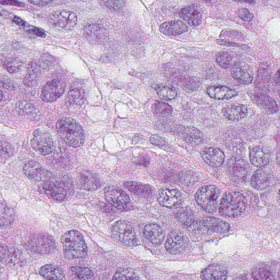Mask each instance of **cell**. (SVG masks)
<instances>
[{"mask_svg": "<svg viewBox=\"0 0 280 280\" xmlns=\"http://www.w3.org/2000/svg\"><path fill=\"white\" fill-rule=\"evenodd\" d=\"M12 146L5 142H0V158H7L14 152Z\"/></svg>", "mask_w": 280, "mask_h": 280, "instance_id": "cell-46", "label": "cell"}, {"mask_svg": "<svg viewBox=\"0 0 280 280\" xmlns=\"http://www.w3.org/2000/svg\"><path fill=\"white\" fill-rule=\"evenodd\" d=\"M15 218L14 210L4 201H0V227H8L14 223Z\"/></svg>", "mask_w": 280, "mask_h": 280, "instance_id": "cell-37", "label": "cell"}, {"mask_svg": "<svg viewBox=\"0 0 280 280\" xmlns=\"http://www.w3.org/2000/svg\"><path fill=\"white\" fill-rule=\"evenodd\" d=\"M216 42L218 44L222 45H226V46L237 47H239V48H243V49H246V48H249L246 45L240 44L238 43L231 42V41H228V40H217Z\"/></svg>", "mask_w": 280, "mask_h": 280, "instance_id": "cell-50", "label": "cell"}, {"mask_svg": "<svg viewBox=\"0 0 280 280\" xmlns=\"http://www.w3.org/2000/svg\"><path fill=\"white\" fill-rule=\"evenodd\" d=\"M51 1H29V3L34 5L43 6L51 3Z\"/></svg>", "mask_w": 280, "mask_h": 280, "instance_id": "cell-55", "label": "cell"}, {"mask_svg": "<svg viewBox=\"0 0 280 280\" xmlns=\"http://www.w3.org/2000/svg\"><path fill=\"white\" fill-rule=\"evenodd\" d=\"M145 238L154 245H160L164 238V233L161 228L158 225L149 224L144 230Z\"/></svg>", "mask_w": 280, "mask_h": 280, "instance_id": "cell-28", "label": "cell"}, {"mask_svg": "<svg viewBox=\"0 0 280 280\" xmlns=\"http://www.w3.org/2000/svg\"><path fill=\"white\" fill-rule=\"evenodd\" d=\"M24 28L25 30L30 32V33L40 37L43 38L45 37V34L44 32L41 30L40 29L33 27H27V24H26Z\"/></svg>", "mask_w": 280, "mask_h": 280, "instance_id": "cell-51", "label": "cell"}, {"mask_svg": "<svg viewBox=\"0 0 280 280\" xmlns=\"http://www.w3.org/2000/svg\"><path fill=\"white\" fill-rule=\"evenodd\" d=\"M44 192L47 196L57 201H63L67 197V192L63 187L51 182H47L43 186Z\"/></svg>", "mask_w": 280, "mask_h": 280, "instance_id": "cell-31", "label": "cell"}, {"mask_svg": "<svg viewBox=\"0 0 280 280\" xmlns=\"http://www.w3.org/2000/svg\"><path fill=\"white\" fill-rule=\"evenodd\" d=\"M182 137L189 145L197 146L203 142L204 136L199 130L192 127H187L182 132Z\"/></svg>", "mask_w": 280, "mask_h": 280, "instance_id": "cell-32", "label": "cell"}, {"mask_svg": "<svg viewBox=\"0 0 280 280\" xmlns=\"http://www.w3.org/2000/svg\"><path fill=\"white\" fill-rule=\"evenodd\" d=\"M123 185L130 192L140 197L149 198L153 196L154 192L151 186L132 181L124 182Z\"/></svg>", "mask_w": 280, "mask_h": 280, "instance_id": "cell-27", "label": "cell"}, {"mask_svg": "<svg viewBox=\"0 0 280 280\" xmlns=\"http://www.w3.org/2000/svg\"><path fill=\"white\" fill-rule=\"evenodd\" d=\"M85 101V94L81 88H75L70 91L65 102L69 108L80 107Z\"/></svg>", "mask_w": 280, "mask_h": 280, "instance_id": "cell-36", "label": "cell"}, {"mask_svg": "<svg viewBox=\"0 0 280 280\" xmlns=\"http://www.w3.org/2000/svg\"><path fill=\"white\" fill-rule=\"evenodd\" d=\"M76 182L78 187L84 191H93L100 187L99 179L88 171H83L78 175Z\"/></svg>", "mask_w": 280, "mask_h": 280, "instance_id": "cell-18", "label": "cell"}, {"mask_svg": "<svg viewBox=\"0 0 280 280\" xmlns=\"http://www.w3.org/2000/svg\"><path fill=\"white\" fill-rule=\"evenodd\" d=\"M4 98V94L2 92V90H0V102H1Z\"/></svg>", "mask_w": 280, "mask_h": 280, "instance_id": "cell-58", "label": "cell"}, {"mask_svg": "<svg viewBox=\"0 0 280 280\" xmlns=\"http://www.w3.org/2000/svg\"><path fill=\"white\" fill-rule=\"evenodd\" d=\"M66 89V84L60 79L48 82L42 89L41 97L45 102H52L60 98Z\"/></svg>", "mask_w": 280, "mask_h": 280, "instance_id": "cell-10", "label": "cell"}, {"mask_svg": "<svg viewBox=\"0 0 280 280\" xmlns=\"http://www.w3.org/2000/svg\"><path fill=\"white\" fill-rule=\"evenodd\" d=\"M104 194L107 203L117 210H127L132 204L128 195L118 187L114 186L106 187Z\"/></svg>", "mask_w": 280, "mask_h": 280, "instance_id": "cell-7", "label": "cell"}, {"mask_svg": "<svg viewBox=\"0 0 280 280\" xmlns=\"http://www.w3.org/2000/svg\"><path fill=\"white\" fill-rule=\"evenodd\" d=\"M250 159L251 163L259 167L266 166L270 161V155L268 152L261 146H255L251 149Z\"/></svg>", "mask_w": 280, "mask_h": 280, "instance_id": "cell-25", "label": "cell"}, {"mask_svg": "<svg viewBox=\"0 0 280 280\" xmlns=\"http://www.w3.org/2000/svg\"><path fill=\"white\" fill-rule=\"evenodd\" d=\"M84 36L92 44H101L108 40V32L102 25L97 24H89L84 27Z\"/></svg>", "mask_w": 280, "mask_h": 280, "instance_id": "cell-13", "label": "cell"}, {"mask_svg": "<svg viewBox=\"0 0 280 280\" xmlns=\"http://www.w3.org/2000/svg\"><path fill=\"white\" fill-rule=\"evenodd\" d=\"M201 156L206 163L212 167L222 165L225 160L224 152L218 148H204L201 152Z\"/></svg>", "mask_w": 280, "mask_h": 280, "instance_id": "cell-19", "label": "cell"}, {"mask_svg": "<svg viewBox=\"0 0 280 280\" xmlns=\"http://www.w3.org/2000/svg\"><path fill=\"white\" fill-rule=\"evenodd\" d=\"M40 75L41 70L38 65L34 62L30 63L28 65L27 75L23 81L24 84L29 87L36 86Z\"/></svg>", "mask_w": 280, "mask_h": 280, "instance_id": "cell-34", "label": "cell"}, {"mask_svg": "<svg viewBox=\"0 0 280 280\" xmlns=\"http://www.w3.org/2000/svg\"><path fill=\"white\" fill-rule=\"evenodd\" d=\"M0 4H2L3 5H12V6H23V4L18 2H13V1H0Z\"/></svg>", "mask_w": 280, "mask_h": 280, "instance_id": "cell-54", "label": "cell"}, {"mask_svg": "<svg viewBox=\"0 0 280 280\" xmlns=\"http://www.w3.org/2000/svg\"><path fill=\"white\" fill-rule=\"evenodd\" d=\"M227 170L234 180L243 182L248 177L250 166L243 158L233 157L227 162Z\"/></svg>", "mask_w": 280, "mask_h": 280, "instance_id": "cell-9", "label": "cell"}, {"mask_svg": "<svg viewBox=\"0 0 280 280\" xmlns=\"http://www.w3.org/2000/svg\"><path fill=\"white\" fill-rule=\"evenodd\" d=\"M103 3L110 10L119 11L123 8L126 3L123 1H105Z\"/></svg>", "mask_w": 280, "mask_h": 280, "instance_id": "cell-49", "label": "cell"}, {"mask_svg": "<svg viewBox=\"0 0 280 280\" xmlns=\"http://www.w3.org/2000/svg\"><path fill=\"white\" fill-rule=\"evenodd\" d=\"M150 141L154 145L162 146L164 144V140L157 136H151Z\"/></svg>", "mask_w": 280, "mask_h": 280, "instance_id": "cell-53", "label": "cell"}, {"mask_svg": "<svg viewBox=\"0 0 280 280\" xmlns=\"http://www.w3.org/2000/svg\"><path fill=\"white\" fill-rule=\"evenodd\" d=\"M111 234L114 240L122 245L133 246L138 242L133 226L127 221L116 222L112 228Z\"/></svg>", "mask_w": 280, "mask_h": 280, "instance_id": "cell-5", "label": "cell"}, {"mask_svg": "<svg viewBox=\"0 0 280 280\" xmlns=\"http://www.w3.org/2000/svg\"><path fill=\"white\" fill-rule=\"evenodd\" d=\"M247 200L244 195L238 192H231L225 194L219 205V213L227 217H236L246 210Z\"/></svg>", "mask_w": 280, "mask_h": 280, "instance_id": "cell-3", "label": "cell"}, {"mask_svg": "<svg viewBox=\"0 0 280 280\" xmlns=\"http://www.w3.org/2000/svg\"><path fill=\"white\" fill-rule=\"evenodd\" d=\"M253 280H275L271 271L263 268H259L252 273Z\"/></svg>", "mask_w": 280, "mask_h": 280, "instance_id": "cell-42", "label": "cell"}, {"mask_svg": "<svg viewBox=\"0 0 280 280\" xmlns=\"http://www.w3.org/2000/svg\"><path fill=\"white\" fill-rule=\"evenodd\" d=\"M48 21L56 28L69 30L75 27L77 17L74 12L60 10L52 12L48 17Z\"/></svg>", "mask_w": 280, "mask_h": 280, "instance_id": "cell-8", "label": "cell"}, {"mask_svg": "<svg viewBox=\"0 0 280 280\" xmlns=\"http://www.w3.org/2000/svg\"><path fill=\"white\" fill-rule=\"evenodd\" d=\"M231 74L234 79L244 84L251 83L253 79L252 70L243 62L234 63L231 68Z\"/></svg>", "mask_w": 280, "mask_h": 280, "instance_id": "cell-16", "label": "cell"}, {"mask_svg": "<svg viewBox=\"0 0 280 280\" xmlns=\"http://www.w3.org/2000/svg\"><path fill=\"white\" fill-rule=\"evenodd\" d=\"M2 16V13L1 12H0V17H1Z\"/></svg>", "mask_w": 280, "mask_h": 280, "instance_id": "cell-59", "label": "cell"}, {"mask_svg": "<svg viewBox=\"0 0 280 280\" xmlns=\"http://www.w3.org/2000/svg\"><path fill=\"white\" fill-rule=\"evenodd\" d=\"M200 83L197 79L193 77L188 78L183 83H182V88L188 92H193L199 88Z\"/></svg>", "mask_w": 280, "mask_h": 280, "instance_id": "cell-45", "label": "cell"}, {"mask_svg": "<svg viewBox=\"0 0 280 280\" xmlns=\"http://www.w3.org/2000/svg\"><path fill=\"white\" fill-rule=\"evenodd\" d=\"M220 194L219 188L213 185L201 187L195 195V200L202 209L208 213L216 212L218 198Z\"/></svg>", "mask_w": 280, "mask_h": 280, "instance_id": "cell-4", "label": "cell"}, {"mask_svg": "<svg viewBox=\"0 0 280 280\" xmlns=\"http://www.w3.org/2000/svg\"><path fill=\"white\" fill-rule=\"evenodd\" d=\"M222 113L226 119L232 121L243 120L248 114V108L244 105H233L224 107Z\"/></svg>", "mask_w": 280, "mask_h": 280, "instance_id": "cell-26", "label": "cell"}, {"mask_svg": "<svg viewBox=\"0 0 280 280\" xmlns=\"http://www.w3.org/2000/svg\"><path fill=\"white\" fill-rule=\"evenodd\" d=\"M227 278V270L218 264L207 266L201 273V278L203 280H226Z\"/></svg>", "mask_w": 280, "mask_h": 280, "instance_id": "cell-24", "label": "cell"}, {"mask_svg": "<svg viewBox=\"0 0 280 280\" xmlns=\"http://www.w3.org/2000/svg\"><path fill=\"white\" fill-rule=\"evenodd\" d=\"M4 68L9 73L14 74L17 73L22 67V63L14 59H9L4 63Z\"/></svg>", "mask_w": 280, "mask_h": 280, "instance_id": "cell-44", "label": "cell"}, {"mask_svg": "<svg viewBox=\"0 0 280 280\" xmlns=\"http://www.w3.org/2000/svg\"><path fill=\"white\" fill-rule=\"evenodd\" d=\"M271 79V69L270 65L267 63L260 65L257 71L255 86L262 89L267 90L269 87Z\"/></svg>", "mask_w": 280, "mask_h": 280, "instance_id": "cell-30", "label": "cell"}, {"mask_svg": "<svg viewBox=\"0 0 280 280\" xmlns=\"http://www.w3.org/2000/svg\"><path fill=\"white\" fill-rule=\"evenodd\" d=\"M232 58L227 51H220L216 56V62L221 68L228 69L231 66Z\"/></svg>", "mask_w": 280, "mask_h": 280, "instance_id": "cell-43", "label": "cell"}, {"mask_svg": "<svg viewBox=\"0 0 280 280\" xmlns=\"http://www.w3.org/2000/svg\"><path fill=\"white\" fill-rule=\"evenodd\" d=\"M188 243L183 234L179 231H173L169 234L165 248L172 255L183 253L187 249Z\"/></svg>", "mask_w": 280, "mask_h": 280, "instance_id": "cell-14", "label": "cell"}, {"mask_svg": "<svg viewBox=\"0 0 280 280\" xmlns=\"http://www.w3.org/2000/svg\"><path fill=\"white\" fill-rule=\"evenodd\" d=\"M237 15L239 18L244 22H250L253 20V15L248 10L245 8H242L238 10Z\"/></svg>", "mask_w": 280, "mask_h": 280, "instance_id": "cell-48", "label": "cell"}, {"mask_svg": "<svg viewBox=\"0 0 280 280\" xmlns=\"http://www.w3.org/2000/svg\"><path fill=\"white\" fill-rule=\"evenodd\" d=\"M29 246L32 250L41 254L50 253L55 249L54 240L47 234H39L32 238Z\"/></svg>", "mask_w": 280, "mask_h": 280, "instance_id": "cell-12", "label": "cell"}, {"mask_svg": "<svg viewBox=\"0 0 280 280\" xmlns=\"http://www.w3.org/2000/svg\"><path fill=\"white\" fill-rule=\"evenodd\" d=\"M270 182V175L263 169H259L252 176L251 185L256 190L263 191L269 186Z\"/></svg>", "mask_w": 280, "mask_h": 280, "instance_id": "cell-29", "label": "cell"}, {"mask_svg": "<svg viewBox=\"0 0 280 280\" xmlns=\"http://www.w3.org/2000/svg\"><path fill=\"white\" fill-rule=\"evenodd\" d=\"M175 217L182 226L189 228L195 223V217L192 211L188 208H181L175 213Z\"/></svg>", "mask_w": 280, "mask_h": 280, "instance_id": "cell-38", "label": "cell"}, {"mask_svg": "<svg viewBox=\"0 0 280 280\" xmlns=\"http://www.w3.org/2000/svg\"><path fill=\"white\" fill-rule=\"evenodd\" d=\"M9 253V249L4 244H0V262L3 261Z\"/></svg>", "mask_w": 280, "mask_h": 280, "instance_id": "cell-52", "label": "cell"}, {"mask_svg": "<svg viewBox=\"0 0 280 280\" xmlns=\"http://www.w3.org/2000/svg\"><path fill=\"white\" fill-rule=\"evenodd\" d=\"M56 129L59 136L68 146L78 148L84 144L85 134L80 124L75 120L62 118L57 122Z\"/></svg>", "mask_w": 280, "mask_h": 280, "instance_id": "cell-1", "label": "cell"}, {"mask_svg": "<svg viewBox=\"0 0 280 280\" xmlns=\"http://www.w3.org/2000/svg\"><path fill=\"white\" fill-rule=\"evenodd\" d=\"M220 36L229 37L239 41L245 40V37L242 32L236 30L223 31Z\"/></svg>", "mask_w": 280, "mask_h": 280, "instance_id": "cell-47", "label": "cell"}, {"mask_svg": "<svg viewBox=\"0 0 280 280\" xmlns=\"http://www.w3.org/2000/svg\"><path fill=\"white\" fill-rule=\"evenodd\" d=\"M70 280H94L93 272L86 268L71 266L68 269Z\"/></svg>", "mask_w": 280, "mask_h": 280, "instance_id": "cell-33", "label": "cell"}, {"mask_svg": "<svg viewBox=\"0 0 280 280\" xmlns=\"http://www.w3.org/2000/svg\"><path fill=\"white\" fill-rule=\"evenodd\" d=\"M155 90L161 99L166 101L174 99L178 94L177 90L169 85H158L156 86Z\"/></svg>", "mask_w": 280, "mask_h": 280, "instance_id": "cell-40", "label": "cell"}, {"mask_svg": "<svg viewBox=\"0 0 280 280\" xmlns=\"http://www.w3.org/2000/svg\"><path fill=\"white\" fill-rule=\"evenodd\" d=\"M61 241L65 258L71 259L87 256L86 244L80 232L76 231L67 232L64 234Z\"/></svg>", "mask_w": 280, "mask_h": 280, "instance_id": "cell-2", "label": "cell"}, {"mask_svg": "<svg viewBox=\"0 0 280 280\" xmlns=\"http://www.w3.org/2000/svg\"><path fill=\"white\" fill-rule=\"evenodd\" d=\"M40 274L48 280H62L65 278L63 270L54 265H45L39 270Z\"/></svg>", "mask_w": 280, "mask_h": 280, "instance_id": "cell-35", "label": "cell"}, {"mask_svg": "<svg viewBox=\"0 0 280 280\" xmlns=\"http://www.w3.org/2000/svg\"><path fill=\"white\" fill-rule=\"evenodd\" d=\"M23 171L29 179L35 181H48L51 177V174L48 171L34 160L27 162L24 165Z\"/></svg>", "mask_w": 280, "mask_h": 280, "instance_id": "cell-15", "label": "cell"}, {"mask_svg": "<svg viewBox=\"0 0 280 280\" xmlns=\"http://www.w3.org/2000/svg\"><path fill=\"white\" fill-rule=\"evenodd\" d=\"M152 110L153 114L159 118H167L173 112V108L171 105L158 101L153 103Z\"/></svg>", "mask_w": 280, "mask_h": 280, "instance_id": "cell-39", "label": "cell"}, {"mask_svg": "<svg viewBox=\"0 0 280 280\" xmlns=\"http://www.w3.org/2000/svg\"><path fill=\"white\" fill-rule=\"evenodd\" d=\"M180 17L191 27H198L202 20L200 12L193 6H188L182 8L179 13Z\"/></svg>", "mask_w": 280, "mask_h": 280, "instance_id": "cell-22", "label": "cell"}, {"mask_svg": "<svg viewBox=\"0 0 280 280\" xmlns=\"http://www.w3.org/2000/svg\"><path fill=\"white\" fill-rule=\"evenodd\" d=\"M31 146L36 152L47 155L53 152L54 142L51 135L46 130L38 129L34 132Z\"/></svg>", "mask_w": 280, "mask_h": 280, "instance_id": "cell-6", "label": "cell"}, {"mask_svg": "<svg viewBox=\"0 0 280 280\" xmlns=\"http://www.w3.org/2000/svg\"><path fill=\"white\" fill-rule=\"evenodd\" d=\"M157 200L161 206L170 208H178L184 202L181 193L175 189H161Z\"/></svg>", "mask_w": 280, "mask_h": 280, "instance_id": "cell-11", "label": "cell"}, {"mask_svg": "<svg viewBox=\"0 0 280 280\" xmlns=\"http://www.w3.org/2000/svg\"><path fill=\"white\" fill-rule=\"evenodd\" d=\"M187 25L181 21H172L160 25L159 30L162 34L167 36H177L188 31Z\"/></svg>", "mask_w": 280, "mask_h": 280, "instance_id": "cell-23", "label": "cell"}, {"mask_svg": "<svg viewBox=\"0 0 280 280\" xmlns=\"http://www.w3.org/2000/svg\"><path fill=\"white\" fill-rule=\"evenodd\" d=\"M113 280H140L138 274L130 269H122L115 273Z\"/></svg>", "mask_w": 280, "mask_h": 280, "instance_id": "cell-41", "label": "cell"}, {"mask_svg": "<svg viewBox=\"0 0 280 280\" xmlns=\"http://www.w3.org/2000/svg\"><path fill=\"white\" fill-rule=\"evenodd\" d=\"M14 22L17 25L19 26V27H24L26 25L25 22L22 20V19L19 18L18 17H15L14 19Z\"/></svg>", "mask_w": 280, "mask_h": 280, "instance_id": "cell-56", "label": "cell"}, {"mask_svg": "<svg viewBox=\"0 0 280 280\" xmlns=\"http://www.w3.org/2000/svg\"><path fill=\"white\" fill-rule=\"evenodd\" d=\"M279 70L277 71V74H275L274 78H273V83L276 84V85H279Z\"/></svg>", "mask_w": 280, "mask_h": 280, "instance_id": "cell-57", "label": "cell"}, {"mask_svg": "<svg viewBox=\"0 0 280 280\" xmlns=\"http://www.w3.org/2000/svg\"><path fill=\"white\" fill-rule=\"evenodd\" d=\"M199 228L200 230L206 232L217 233H226L231 230V226L229 223L212 217H207L202 219L199 223Z\"/></svg>", "mask_w": 280, "mask_h": 280, "instance_id": "cell-17", "label": "cell"}, {"mask_svg": "<svg viewBox=\"0 0 280 280\" xmlns=\"http://www.w3.org/2000/svg\"><path fill=\"white\" fill-rule=\"evenodd\" d=\"M206 92L211 98L217 100L230 99L238 96L235 90L225 86H209L207 88Z\"/></svg>", "mask_w": 280, "mask_h": 280, "instance_id": "cell-21", "label": "cell"}, {"mask_svg": "<svg viewBox=\"0 0 280 280\" xmlns=\"http://www.w3.org/2000/svg\"><path fill=\"white\" fill-rule=\"evenodd\" d=\"M252 100L267 114H273L278 112L276 102L268 95L262 93H256L252 96Z\"/></svg>", "mask_w": 280, "mask_h": 280, "instance_id": "cell-20", "label": "cell"}]
</instances>
